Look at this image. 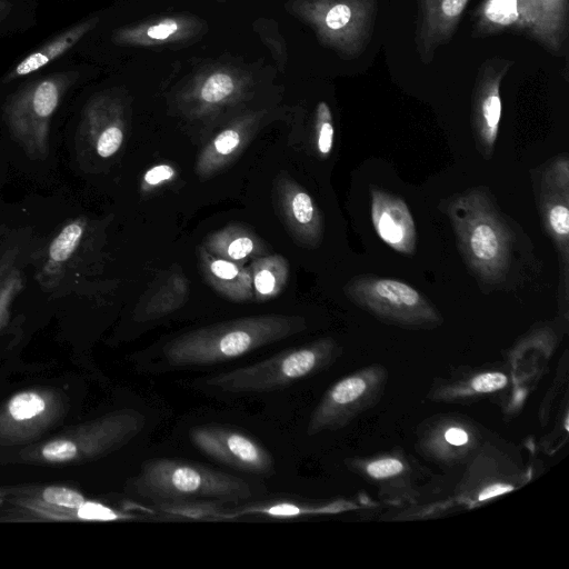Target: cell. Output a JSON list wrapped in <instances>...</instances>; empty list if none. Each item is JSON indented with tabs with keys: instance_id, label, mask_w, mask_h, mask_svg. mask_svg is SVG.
<instances>
[{
	"instance_id": "cell-1",
	"label": "cell",
	"mask_w": 569,
	"mask_h": 569,
	"mask_svg": "<svg viewBox=\"0 0 569 569\" xmlns=\"http://www.w3.org/2000/svg\"><path fill=\"white\" fill-rule=\"evenodd\" d=\"M100 71L99 67L76 56L0 90L1 119L28 158H47L50 127L58 109L69 94Z\"/></svg>"
},
{
	"instance_id": "cell-2",
	"label": "cell",
	"mask_w": 569,
	"mask_h": 569,
	"mask_svg": "<svg viewBox=\"0 0 569 569\" xmlns=\"http://www.w3.org/2000/svg\"><path fill=\"white\" fill-rule=\"evenodd\" d=\"M297 316L260 315L223 321L188 331L163 348L172 366H208L232 360L306 329Z\"/></svg>"
},
{
	"instance_id": "cell-3",
	"label": "cell",
	"mask_w": 569,
	"mask_h": 569,
	"mask_svg": "<svg viewBox=\"0 0 569 569\" xmlns=\"http://www.w3.org/2000/svg\"><path fill=\"white\" fill-rule=\"evenodd\" d=\"M446 211L470 270L483 282L501 281L510 267L511 232L489 192L469 189L455 196Z\"/></svg>"
},
{
	"instance_id": "cell-4",
	"label": "cell",
	"mask_w": 569,
	"mask_h": 569,
	"mask_svg": "<svg viewBox=\"0 0 569 569\" xmlns=\"http://www.w3.org/2000/svg\"><path fill=\"white\" fill-rule=\"evenodd\" d=\"M136 495L162 503L197 501L238 502L252 496L243 479L180 459L146 461L130 481Z\"/></svg>"
},
{
	"instance_id": "cell-5",
	"label": "cell",
	"mask_w": 569,
	"mask_h": 569,
	"mask_svg": "<svg viewBox=\"0 0 569 569\" xmlns=\"http://www.w3.org/2000/svg\"><path fill=\"white\" fill-rule=\"evenodd\" d=\"M144 423V416L137 410H114L23 448L20 459L28 463L47 466L90 462L130 442L141 432Z\"/></svg>"
},
{
	"instance_id": "cell-6",
	"label": "cell",
	"mask_w": 569,
	"mask_h": 569,
	"mask_svg": "<svg viewBox=\"0 0 569 569\" xmlns=\"http://www.w3.org/2000/svg\"><path fill=\"white\" fill-rule=\"evenodd\" d=\"M330 337L282 351L266 360L213 376L204 381L228 392H264L292 385L329 368L341 356Z\"/></svg>"
},
{
	"instance_id": "cell-7",
	"label": "cell",
	"mask_w": 569,
	"mask_h": 569,
	"mask_svg": "<svg viewBox=\"0 0 569 569\" xmlns=\"http://www.w3.org/2000/svg\"><path fill=\"white\" fill-rule=\"evenodd\" d=\"M286 10L340 58L359 57L375 28L377 0H288Z\"/></svg>"
},
{
	"instance_id": "cell-8",
	"label": "cell",
	"mask_w": 569,
	"mask_h": 569,
	"mask_svg": "<svg viewBox=\"0 0 569 569\" xmlns=\"http://www.w3.org/2000/svg\"><path fill=\"white\" fill-rule=\"evenodd\" d=\"M568 0H486L475 14V34L516 30L561 56L568 39Z\"/></svg>"
},
{
	"instance_id": "cell-9",
	"label": "cell",
	"mask_w": 569,
	"mask_h": 569,
	"mask_svg": "<svg viewBox=\"0 0 569 569\" xmlns=\"http://www.w3.org/2000/svg\"><path fill=\"white\" fill-rule=\"evenodd\" d=\"M347 298L379 321L408 330L441 326L438 309L417 289L392 278L361 274L343 288Z\"/></svg>"
},
{
	"instance_id": "cell-10",
	"label": "cell",
	"mask_w": 569,
	"mask_h": 569,
	"mask_svg": "<svg viewBox=\"0 0 569 569\" xmlns=\"http://www.w3.org/2000/svg\"><path fill=\"white\" fill-rule=\"evenodd\" d=\"M388 378L389 372L383 365L371 363L336 381L311 412L307 435L345 428L373 408L385 393Z\"/></svg>"
},
{
	"instance_id": "cell-11",
	"label": "cell",
	"mask_w": 569,
	"mask_h": 569,
	"mask_svg": "<svg viewBox=\"0 0 569 569\" xmlns=\"http://www.w3.org/2000/svg\"><path fill=\"white\" fill-rule=\"evenodd\" d=\"M254 84L251 70L231 62H213L194 72L176 100L188 117L203 118L238 104L250 96Z\"/></svg>"
},
{
	"instance_id": "cell-12",
	"label": "cell",
	"mask_w": 569,
	"mask_h": 569,
	"mask_svg": "<svg viewBox=\"0 0 569 569\" xmlns=\"http://www.w3.org/2000/svg\"><path fill=\"white\" fill-rule=\"evenodd\" d=\"M68 398L53 387H34L11 396L0 407V445H30L61 422Z\"/></svg>"
},
{
	"instance_id": "cell-13",
	"label": "cell",
	"mask_w": 569,
	"mask_h": 569,
	"mask_svg": "<svg viewBox=\"0 0 569 569\" xmlns=\"http://www.w3.org/2000/svg\"><path fill=\"white\" fill-rule=\"evenodd\" d=\"M126 99L118 87L89 92L79 112L76 131L78 153L108 159L121 148L126 132Z\"/></svg>"
},
{
	"instance_id": "cell-14",
	"label": "cell",
	"mask_w": 569,
	"mask_h": 569,
	"mask_svg": "<svg viewBox=\"0 0 569 569\" xmlns=\"http://www.w3.org/2000/svg\"><path fill=\"white\" fill-rule=\"evenodd\" d=\"M485 442V429L473 419L458 413H439L417 427L415 448L432 463L455 467L468 463Z\"/></svg>"
},
{
	"instance_id": "cell-15",
	"label": "cell",
	"mask_w": 569,
	"mask_h": 569,
	"mask_svg": "<svg viewBox=\"0 0 569 569\" xmlns=\"http://www.w3.org/2000/svg\"><path fill=\"white\" fill-rule=\"evenodd\" d=\"M528 472L509 455L486 441L468 462L457 489V499L468 508L480 507L491 499L522 487Z\"/></svg>"
},
{
	"instance_id": "cell-16",
	"label": "cell",
	"mask_w": 569,
	"mask_h": 569,
	"mask_svg": "<svg viewBox=\"0 0 569 569\" xmlns=\"http://www.w3.org/2000/svg\"><path fill=\"white\" fill-rule=\"evenodd\" d=\"M346 467L378 489L379 497L391 503H413L419 498L418 463L396 448L345 460Z\"/></svg>"
},
{
	"instance_id": "cell-17",
	"label": "cell",
	"mask_w": 569,
	"mask_h": 569,
	"mask_svg": "<svg viewBox=\"0 0 569 569\" xmlns=\"http://www.w3.org/2000/svg\"><path fill=\"white\" fill-rule=\"evenodd\" d=\"M539 206L547 233L555 242L560 257L561 286L568 297L569 262V162L562 154L541 173Z\"/></svg>"
},
{
	"instance_id": "cell-18",
	"label": "cell",
	"mask_w": 569,
	"mask_h": 569,
	"mask_svg": "<svg viewBox=\"0 0 569 569\" xmlns=\"http://www.w3.org/2000/svg\"><path fill=\"white\" fill-rule=\"evenodd\" d=\"M190 439L204 455L241 471L268 475L273 471L271 453L253 438L219 425L197 426Z\"/></svg>"
},
{
	"instance_id": "cell-19",
	"label": "cell",
	"mask_w": 569,
	"mask_h": 569,
	"mask_svg": "<svg viewBox=\"0 0 569 569\" xmlns=\"http://www.w3.org/2000/svg\"><path fill=\"white\" fill-rule=\"evenodd\" d=\"M507 365H487L456 369L446 377H437L427 393L435 402L470 405L498 397L511 383Z\"/></svg>"
},
{
	"instance_id": "cell-20",
	"label": "cell",
	"mask_w": 569,
	"mask_h": 569,
	"mask_svg": "<svg viewBox=\"0 0 569 569\" xmlns=\"http://www.w3.org/2000/svg\"><path fill=\"white\" fill-rule=\"evenodd\" d=\"M101 10L94 11L51 34L16 61L0 76V90L7 89L71 57L87 34L96 28Z\"/></svg>"
},
{
	"instance_id": "cell-21",
	"label": "cell",
	"mask_w": 569,
	"mask_h": 569,
	"mask_svg": "<svg viewBox=\"0 0 569 569\" xmlns=\"http://www.w3.org/2000/svg\"><path fill=\"white\" fill-rule=\"evenodd\" d=\"M512 61L487 60L479 69L472 106V127L481 154L492 156L501 118L500 86Z\"/></svg>"
},
{
	"instance_id": "cell-22",
	"label": "cell",
	"mask_w": 569,
	"mask_h": 569,
	"mask_svg": "<svg viewBox=\"0 0 569 569\" xmlns=\"http://www.w3.org/2000/svg\"><path fill=\"white\" fill-rule=\"evenodd\" d=\"M274 187L280 214L296 242L308 248L317 247L322 239L323 224L313 199L284 174L278 176Z\"/></svg>"
},
{
	"instance_id": "cell-23",
	"label": "cell",
	"mask_w": 569,
	"mask_h": 569,
	"mask_svg": "<svg viewBox=\"0 0 569 569\" xmlns=\"http://www.w3.org/2000/svg\"><path fill=\"white\" fill-rule=\"evenodd\" d=\"M370 211L373 228L386 244L406 256L415 253L416 224L402 198L371 186Z\"/></svg>"
},
{
	"instance_id": "cell-24",
	"label": "cell",
	"mask_w": 569,
	"mask_h": 569,
	"mask_svg": "<svg viewBox=\"0 0 569 569\" xmlns=\"http://www.w3.org/2000/svg\"><path fill=\"white\" fill-rule=\"evenodd\" d=\"M469 0H419L415 41L423 63L455 34Z\"/></svg>"
},
{
	"instance_id": "cell-25",
	"label": "cell",
	"mask_w": 569,
	"mask_h": 569,
	"mask_svg": "<svg viewBox=\"0 0 569 569\" xmlns=\"http://www.w3.org/2000/svg\"><path fill=\"white\" fill-rule=\"evenodd\" d=\"M261 116L244 113L220 131L201 151L196 166L198 176L210 177L230 163L252 138Z\"/></svg>"
},
{
	"instance_id": "cell-26",
	"label": "cell",
	"mask_w": 569,
	"mask_h": 569,
	"mask_svg": "<svg viewBox=\"0 0 569 569\" xmlns=\"http://www.w3.org/2000/svg\"><path fill=\"white\" fill-rule=\"evenodd\" d=\"M199 264L207 282L221 296L234 301L253 300L249 269L213 256L203 247L199 249Z\"/></svg>"
},
{
	"instance_id": "cell-27",
	"label": "cell",
	"mask_w": 569,
	"mask_h": 569,
	"mask_svg": "<svg viewBox=\"0 0 569 569\" xmlns=\"http://www.w3.org/2000/svg\"><path fill=\"white\" fill-rule=\"evenodd\" d=\"M202 247L216 257L239 264L267 252L266 243L249 228L239 223H230L211 232Z\"/></svg>"
},
{
	"instance_id": "cell-28",
	"label": "cell",
	"mask_w": 569,
	"mask_h": 569,
	"mask_svg": "<svg viewBox=\"0 0 569 569\" xmlns=\"http://www.w3.org/2000/svg\"><path fill=\"white\" fill-rule=\"evenodd\" d=\"M86 227L87 219L78 217L67 223L51 241L46 262L37 276L42 290L49 291L58 287L67 262L80 244Z\"/></svg>"
},
{
	"instance_id": "cell-29",
	"label": "cell",
	"mask_w": 569,
	"mask_h": 569,
	"mask_svg": "<svg viewBox=\"0 0 569 569\" xmlns=\"http://www.w3.org/2000/svg\"><path fill=\"white\" fill-rule=\"evenodd\" d=\"M253 299L259 302L278 297L289 278V262L280 254L254 258L248 267Z\"/></svg>"
},
{
	"instance_id": "cell-30",
	"label": "cell",
	"mask_w": 569,
	"mask_h": 569,
	"mask_svg": "<svg viewBox=\"0 0 569 569\" xmlns=\"http://www.w3.org/2000/svg\"><path fill=\"white\" fill-rule=\"evenodd\" d=\"M189 284L187 278L180 272H172L154 291L142 299L137 309L139 320H151L167 316L179 309L187 300Z\"/></svg>"
},
{
	"instance_id": "cell-31",
	"label": "cell",
	"mask_w": 569,
	"mask_h": 569,
	"mask_svg": "<svg viewBox=\"0 0 569 569\" xmlns=\"http://www.w3.org/2000/svg\"><path fill=\"white\" fill-rule=\"evenodd\" d=\"M358 505L348 500H335L325 503L309 505V503H292V502H277L267 505H253L238 510L234 513H224L221 511L219 519H229L238 516H264L272 518H291L302 516H321L333 515L352 509H357Z\"/></svg>"
},
{
	"instance_id": "cell-32",
	"label": "cell",
	"mask_w": 569,
	"mask_h": 569,
	"mask_svg": "<svg viewBox=\"0 0 569 569\" xmlns=\"http://www.w3.org/2000/svg\"><path fill=\"white\" fill-rule=\"evenodd\" d=\"M18 257L17 247L7 248L0 257V331L9 320L14 299L24 288Z\"/></svg>"
},
{
	"instance_id": "cell-33",
	"label": "cell",
	"mask_w": 569,
	"mask_h": 569,
	"mask_svg": "<svg viewBox=\"0 0 569 569\" xmlns=\"http://www.w3.org/2000/svg\"><path fill=\"white\" fill-rule=\"evenodd\" d=\"M38 0H0V39L12 38L38 23Z\"/></svg>"
},
{
	"instance_id": "cell-34",
	"label": "cell",
	"mask_w": 569,
	"mask_h": 569,
	"mask_svg": "<svg viewBox=\"0 0 569 569\" xmlns=\"http://www.w3.org/2000/svg\"><path fill=\"white\" fill-rule=\"evenodd\" d=\"M252 28L271 52L278 69L283 71L288 61V49L278 23L273 19L260 18Z\"/></svg>"
},
{
	"instance_id": "cell-35",
	"label": "cell",
	"mask_w": 569,
	"mask_h": 569,
	"mask_svg": "<svg viewBox=\"0 0 569 569\" xmlns=\"http://www.w3.org/2000/svg\"><path fill=\"white\" fill-rule=\"evenodd\" d=\"M315 128L317 150L321 157H328L333 146L335 127L330 107L326 101H320L317 104Z\"/></svg>"
},
{
	"instance_id": "cell-36",
	"label": "cell",
	"mask_w": 569,
	"mask_h": 569,
	"mask_svg": "<svg viewBox=\"0 0 569 569\" xmlns=\"http://www.w3.org/2000/svg\"><path fill=\"white\" fill-rule=\"evenodd\" d=\"M87 499L77 490L62 486L43 488L33 502L54 508H77Z\"/></svg>"
},
{
	"instance_id": "cell-37",
	"label": "cell",
	"mask_w": 569,
	"mask_h": 569,
	"mask_svg": "<svg viewBox=\"0 0 569 569\" xmlns=\"http://www.w3.org/2000/svg\"><path fill=\"white\" fill-rule=\"evenodd\" d=\"M176 177V169L168 163L157 164L147 170L142 177L141 189L150 190Z\"/></svg>"
},
{
	"instance_id": "cell-38",
	"label": "cell",
	"mask_w": 569,
	"mask_h": 569,
	"mask_svg": "<svg viewBox=\"0 0 569 569\" xmlns=\"http://www.w3.org/2000/svg\"><path fill=\"white\" fill-rule=\"evenodd\" d=\"M69 1H76V0H69Z\"/></svg>"
},
{
	"instance_id": "cell-39",
	"label": "cell",
	"mask_w": 569,
	"mask_h": 569,
	"mask_svg": "<svg viewBox=\"0 0 569 569\" xmlns=\"http://www.w3.org/2000/svg\"><path fill=\"white\" fill-rule=\"evenodd\" d=\"M1 237V236H0Z\"/></svg>"
}]
</instances>
